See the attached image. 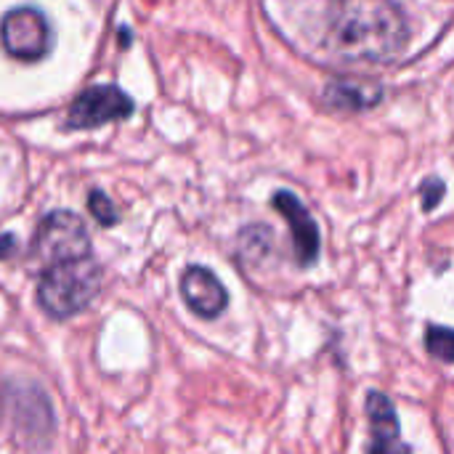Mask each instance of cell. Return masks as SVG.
Segmentation results:
<instances>
[{"instance_id": "6", "label": "cell", "mask_w": 454, "mask_h": 454, "mask_svg": "<svg viewBox=\"0 0 454 454\" xmlns=\"http://www.w3.org/2000/svg\"><path fill=\"white\" fill-rule=\"evenodd\" d=\"M274 207L290 223L298 263L311 266L317 261V255H319V229H317L311 213L306 210V205L293 192H277L274 194Z\"/></svg>"}, {"instance_id": "7", "label": "cell", "mask_w": 454, "mask_h": 454, "mask_svg": "<svg viewBox=\"0 0 454 454\" xmlns=\"http://www.w3.org/2000/svg\"><path fill=\"white\" fill-rule=\"evenodd\" d=\"M181 295H184L186 306L197 317H202V319H215L218 314H223V309L229 303L226 287L205 266H189L184 271V277H181Z\"/></svg>"}, {"instance_id": "2", "label": "cell", "mask_w": 454, "mask_h": 454, "mask_svg": "<svg viewBox=\"0 0 454 454\" xmlns=\"http://www.w3.org/2000/svg\"><path fill=\"white\" fill-rule=\"evenodd\" d=\"M98 287H101V269L88 255L80 261H67L43 269L37 285V301L51 317L67 319L82 311L98 295Z\"/></svg>"}, {"instance_id": "4", "label": "cell", "mask_w": 454, "mask_h": 454, "mask_svg": "<svg viewBox=\"0 0 454 454\" xmlns=\"http://www.w3.org/2000/svg\"><path fill=\"white\" fill-rule=\"evenodd\" d=\"M0 43H3L5 53L19 61H40L51 51L53 32H51L48 19L37 8L21 5L3 16Z\"/></svg>"}, {"instance_id": "8", "label": "cell", "mask_w": 454, "mask_h": 454, "mask_svg": "<svg viewBox=\"0 0 454 454\" xmlns=\"http://www.w3.org/2000/svg\"><path fill=\"white\" fill-rule=\"evenodd\" d=\"M367 415H370V431H372V444L367 454H412V450L402 439L396 410L386 394L372 391L367 396Z\"/></svg>"}, {"instance_id": "10", "label": "cell", "mask_w": 454, "mask_h": 454, "mask_svg": "<svg viewBox=\"0 0 454 454\" xmlns=\"http://www.w3.org/2000/svg\"><path fill=\"white\" fill-rule=\"evenodd\" d=\"M271 229L269 226H247L239 234V258L245 263H258L271 250Z\"/></svg>"}, {"instance_id": "12", "label": "cell", "mask_w": 454, "mask_h": 454, "mask_svg": "<svg viewBox=\"0 0 454 454\" xmlns=\"http://www.w3.org/2000/svg\"><path fill=\"white\" fill-rule=\"evenodd\" d=\"M88 207H90L93 218H96L101 226H112V223H117V210H114V205L109 202V197H106L104 192H93V194H90V200H88Z\"/></svg>"}, {"instance_id": "1", "label": "cell", "mask_w": 454, "mask_h": 454, "mask_svg": "<svg viewBox=\"0 0 454 454\" xmlns=\"http://www.w3.org/2000/svg\"><path fill=\"white\" fill-rule=\"evenodd\" d=\"M410 40V24L396 0H333L325 45L346 61L388 64Z\"/></svg>"}, {"instance_id": "15", "label": "cell", "mask_w": 454, "mask_h": 454, "mask_svg": "<svg viewBox=\"0 0 454 454\" xmlns=\"http://www.w3.org/2000/svg\"><path fill=\"white\" fill-rule=\"evenodd\" d=\"M3 407H5V388H3V380H0V418H3Z\"/></svg>"}, {"instance_id": "9", "label": "cell", "mask_w": 454, "mask_h": 454, "mask_svg": "<svg viewBox=\"0 0 454 454\" xmlns=\"http://www.w3.org/2000/svg\"><path fill=\"white\" fill-rule=\"evenodd\" d=\"M383 98L380 85L362 80H333L325 88V101L333 109H370Z\"/></svg>"}, {"instance_id": "3", "label": "cell", "mask_w": 454, "mask_h": 454, "mask_svg": "<svg viewBox=\"0 0 454 454\" xmlns=\"http://www.w3.org/2000/svg\"><path fill=\"white\" fill-rule=\"evenodd\" d=\"M32 255L40 261L43 269L67 263V261H80L90 255V237L85 223L69 213V210H56L48 213L32 239Z\"/></svg>"}, {"instance_id": "5", "label": "cell", "mask_w": 454, "mask_h": 454, "mask_svg": "<svg viewBox=\"0 0 454 454\" xmlns=\"http://www.w3.org/2000/svg\"><path fill=\"white\" fill-rule=\"evenodd\" d=\"M133 114V98L120 90L117 85H93L82 90L69 112H67V128L72 130H93L114 120H125Z\"/></svg>"}, {"instance_id": "13", "label": "cell", "mask_w": 454, "mask_h": 454, "mask_svg": "<svg viewBox=\"0 0 454 454\" xmlns=\"http://www.w3.org/2000/svg\"><path fill=\"white\" fill-rule=\"evenodd\" d=\"M442 194H444V184H442L439 178L426 181V186H423V207H426V210H431L434 205H439Z\"/></svg>"}, {"instance_id": "14", "label": "cell", "mask_w": 454, "mask_h": 454, "mask_svg": "<svg viewBox=\"0 0 454 454\" xmlns=\"http://www.w3.org/2000/svg\"><path fill=\"white\" fill-rule=\"evenodd\" d=\"M8 245H13V237H3V239H0V258L8 255Z\"/></svg>"}, {"instance_id": "11", "label": "cell", "mask_w": 454, "mask_h": 454, "mask_svg": "<svg viewBox=\"0 0 454 454\" xmlns=\"http://www.w3.org/2000/svg\"><path fill=\"white\" fill-rule=\"evenodd\" d=\"M426 348L431 351V356H436V359H442V362H454L452 327L431 325V327L426 330Z\"/></svg>"}]
</instances>
